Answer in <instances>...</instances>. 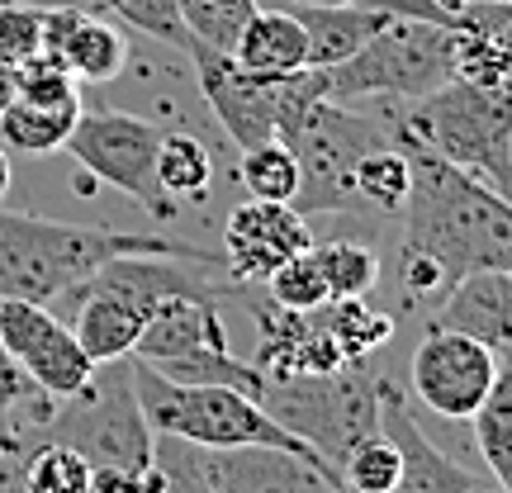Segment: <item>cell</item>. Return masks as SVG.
<instances>
[{
  "label": "cell",
  "mask_w": 512,
  "mask_h": 493,
  "mask_svg": "<svg viewBox=\"0 0 512 493\" xmlns=\"http://www.w3.org/2000/svg\"><path fill=\"white\" fill-rule=\"evenodd\" d=\"M128 252L181 256L195 266L223 271V252H209L195 242L162 238V233H124L110 223L38 219V214H19V209L0 204V294H10V299H29L43 309L76 304L86 280L105 261Z\"/></svg>",
  "instance_id": "6da1fadb"
},
{
  "label": "cell",
  "mask_w": 512,
  "mask_h": 493,
  "mask_svg": "<svg viewBox=\"0 0 512 493\" xmlns=\"http://www.w3.org/2000/svg\"><path fill=\"white\" fill-rule=\"evenodd\" d=\"M408 152V204H403V238L437 261L456 285L470 271H512V200L489 181L451 166L432 147L413 143L408 133H389Z\"/></svg>",
  "instance_id": "7a4b0ae2"
},
{
  "label": "cell",
  "mask_w": 512,
  "mask_h": 493,
  "mask_svg": "<svg viewBox=\"0 0 512 493\" xmlns=\"http://www.w3.org/2000/svg\"><path fill=\"white\" fill-rule=\"evenodd\" d=\"M389 133H408L451 166L489 181L512 200V81L508 86H465L446 81L413 105H384Z\"/></svg>",
  "instance_id": "3957f363"
},
{
  "label": "cell",
  "mask_w": 512,
  "mask_h": 493,
  "mask_svg": "<svg viewBox=\"0 0 512 493\" xmlns=\"http://www.w3.org/2000/svg\"><path fill=\"white\" fill-rule=\"evenodd\" d=\"M256 403L332 470H342L356 441L380 432V375L366 361L328 375H261Z\"/></svg>",
  "instance_id": "277c9868"
},
{
  "label": "cell",
  "mask_w": 512,
  "mask_h": 493,
  "mask_svg": "<svg viewBox=\"0 0 512 493\" xmlns=\"http://www.w3.org/2000/svg\"><path fill=\"white\" fill-rule=\"evenodd\" d=\"M128 375H133V394L143 403V418L152 422V432L181 437L190 446H285V451L313 456L304 441L294 437V432H285L242 389H228V384H176V380H166V375H157L138 356H128Z\"/></svg>",
  "instance_id": "5b68a950"
},
{
  "label": "cell",
  "mask_w": 512,
  "mask_h": 493,
  "mask_svg": "<svg viewBox=\"0 0 512 493\" xmlns=\"http://www.w3.org/2000/svg\"><path fill=\"white\" fill-rule=\"evenodd\" d=\"M451 53H456V24L394 15L361 53L313 72H323V91L337 105H356V100L413 105L451 81Z\"/></svg>",
  "instance_id": "8992f818"
},
{
  "label": "cell",
  "mask_w": 512,
  "mask_h": 493,
  "mask_svg": "<svg viewBox=\"0 0 512 493\" xmlns=\"http://www.w3.org/2000/svg\"><path fill=\"white\" fill-rule=\"evenodd\" d=\"M38 437L62 441L91 460V470H147L152 465V422L133 394V375L124 361H105L76 394L53 403Z\"/></svg>",
  "instance_id": "52a82bcc"
},
{
  "label": "cell",
  "mask_w": 512,
  "mask_h": 493,
  "mask_svg": "<svg viewBox=\"0 0 512 493\" xmlns=\"http://www.w3.org/2000/svg\"><path fill=\"white\" fill-rule=\"evenodd\" d=\"M228 294H176V299H166L143 323L133 356L176 384H228V389H242L256 399L261 370L228 351V328H223L219 309V299H228Z\"/></svg>",
  "instance_id": "ba28073f"
},
{
  "label": "cell",
  "mask_w": 512,
  "mask_h": 493,
  "mask_svg": "<svg viewBox=\"0 0 512 493\" xmlns=\"http://www.w3.org/2000/svg\"><path fill=\"white\" fill-rule=\"evenodd\" d=\"M157 147H162V128L128 110H81L67 138V152L76 157L81 176H91L95 185H114L147 219L176 223L181 204L157 181Z\"/></svg>",
  "instance_id": "9c48e42d"
},
{
  "label": "cell",
  "mask_w": 512,
  "mask_h": 493,
  "mask_svg": "<svg viewBox=\"0 0 512 493\" xmlns=\"http://www.w3.org/2000/svg\"><path fill=\"white\" fill-rule=\"evenodd\" d=\"M498 380V351L470 332L432 328L422 332L418 351L408 361V389L413 399L446 422H470L484 394Z\"/></svg>",
  "instance_id": "30bf717a"
},
{
  "label": "cell",
  "mask_w": 512,
  "mask_h": 493,
  "mask_svg": "<svg viewBox=\"0 0 512 493\" xmlns=\"http://www.w3.org/2000/svg\"><path fill=\"white\" fill-rule=\"evenodd\" d=\"M0 347L53 399L76 394L95 375V361L81 351L76 332L53 309L29 304V299H10V294L0 299Z\"/></svg>",
  "instance_id": "8fae6325"
},
{
  "label": "cell",
  "mask_w": 512,
  "mask_h": 493,
  "mask_svg": "<svg viewBox=\"0 0 512 493\" xmlns=\"http://www.w3.org/2000/svg\"><path fill=\"white\" fill-rule=\"evenodd\" d=\"M185 57L195 62L204 105L214 110L219 128L238 152L280 138V76H256L238 67L233 53H214V48H190Z\"/></svg>",
  "instance_id": "7c38bea8"
},
{
  "label": "cell",
  "mask_w": 512,
  "mask_h": 493,
  "mask_svg": "<svg viewBox=\"0 0 512 493\" xmlns=\"http://www.w3.org/2000/svg\"><path fill=\"white\" fill-rule=\"evenodd\" d=\"M209 493H328L342 479L323 460L285 446H195Z\"/></svg>",
  "instance_id": "4fadbf2b"
},
{
  "label": "cell",
  "mask_w": 512,
  "mask_h": 493,
  "mask_svg": "<svg viewBox=\"0 0 512 493\" xmlns=\"http://www.w3.org/2000/svg\"><path fill=\"white\" fill-rule=\"evenodd\" d=\"M313 247V223L294 204L247 200L223 223V271L233 285H266L275 266Z\"/></svg>",
  "instance_id": "5bb4252c"
},
{
  "label": "cell",
  "mask_w": 512,
  "mask_h": 493,
  "mask_svg": "<svg viewBox=\"0 0 512 493\" xmlns=\"http://www.w3.org/2000/svg\"><path fill=\"white\" fill-rule=\"evenodd\" d=\"M380 432L399 446V484L389 493H503L494 475L465 470L427 437L413 418V403L394 380H380Z\"/></svg>",
  "instance_id": "9a60e30c"
},
{
  "label": "cell",
  "mask_w": 512,
  "mask_h": 493,
  "mask_svg": "<svg viewBox=\"0 0 512 493\" xmlns=\"http://www.w3.org/2000/svg\"><path fill=\"white\" fill-rule=\"evenodd\" d=\"M53 62H62L76 81L105 86L128 67V38L110 15L86 5H43V48Z\"/></svg>",
  "instance_id": "2e32d148"
},
{
  "label": "cell",
  "mask_w": 512,
  "mask_h": 493,
  "mask_svg": "<svg viewBox=\"0 0 512 493\" xmlns=\"http://www.w3.org/2000/svg\"><path fill=\"white\" fill-rule=\"evenodd\" d=\"M437 328L470 332L489 347H512V271H470L441 294Z\"/></svg>",
  "instance_id": "e0dca14e"
},
{
  "label": "cell",
  "mask_w": 512,
  "mask_h": 493,
  "mask_svg": "<svg viewBox=\"0 0 512 493\" xmlns=\"http://www.w3.org/2000/svg\"><path fill=\"white\" fill-rule=\"evenodd\" d=\"M285 10L309 34V67L347 62L399 15L394 5H380V0H356V5H294V0H285Z\"/></svg>",
  "instance_id": "ac0fdd59"
},
{
  "label": "cell",
  "mask_w": 512,
  "mask_h": 493,
  "mask_svg": "<svg viewBox=\"0 0 512 493\" xmlns=\"http://www.w3.org/2000/svg\"><path fill=\"white\" fill-rule=\"evenodd\" d=\"M233 62L256 76H294L309 67V34L290 10H256L233 43Z\"/></svg>",
  "instance_id": "d6986e66"
},
{
  "label": "cell",
  "mask_w": 512,
  "mask_h": 493,
  "mask_svg": "<svg viewBox=\"0 0 512 493\" xmlns=\"http://www.w3.org/2000/svg\"><path fill=\"white\" fill-rule=\"evenodd\" d=\"M72 309H76V323H72L76 342H81V351L91 356L95 366L133 356L143 318L128 309V304H119V299H110V294H100V290H81Z\"/></svg>",
  "instance_id": "ffe728a7"
},
{
  "label": "cell",
  "mask_w": 512,
  "mask_h": 493,
  "mask_svg": "<svg viewBox=\"0 0 512 493\" xmlns=\"http://www.w3.org/2000/svg\"><path fill=\"white\" fill-rule=\"evenodd\" d=\"M408 185H413V171H408V152L399 143L370 147L351 166V200H356V214H366V219H399L408 204Z\"/></svg>",
  "instance_id": "44dd1931"
},
{
  "label": "cell",
  "mask_w": 512,
  "mask_h": 493,
  "mask_svg": "<svg viewBox=\"0 0 512 493\" xmlns=\"http://www.w3.org/2000/svg\"><path fill=\"white\" fill-rule=\"evenodd\" d=\"M81 110H86L81 100L76 105H29V100H15L10 110H0V143L10 152H24V157L67 152V138H72Z\"/></svg>",
  "instance_id": "7402d4cb"
},
{
  "label": "cell",
  "mask_w": 512,
  "mask_h": 493,
  "mask_svg": "<svg viewBox=\"0 0 512 493\" xmlns=\"http://www.w3.org/2000/svg\"><path fill=\"white\" fill-rule=\"evenodd\" d=\"M157 181L171 200H190L204 204L209 200V185H214V152L200 133L190 128H166L162 147H157Z\"/></svg>",
  "instance_id": "603a6c76"
},
{
  "label": "cell",
  "mask_w": 512,
  "mask_h": 493,
  "mask_svg": "<svg viewBox=\"0 0 512 493\" xmlns=\"http://www.w3.org/2000/svg\"><path fill=\"white\" fill-rule=\"evenodd\" d=\"M313 256H318V271L328 280L332 299H366L384 275V261H380V252H375V242L356 238V233L313 242Z\"/></svg>",
  "instance_id": "cb8c5ba5"
},
{
  "label": "cell",
  "mask_w": 512,
  "mask_h": 493,
  "mask_svg": "<svg viewBox=\"0 0 512 493\" xmlns=\"http://www.w3.org/2000/svg\"><path fill=\"white\" fill-rule=\"evenodd\" d=\"M238 181L247 190V200L294 204V195H299V157H294V147L285 138H266L256 147H242Z\"/></svg>",
  "instance_id": "d4e9b609"
},
{
  "label": "cell",
  "mask_w": 512,
  "mask_h": 493,
  "mask_svg": "<svg viewBox=\"0 0 512 493\" xmlns=\"http://www.w3.org/2000/svg\"><path fill=\"white\" fill-rule=\"evenodd\" d=\"M470 427H475V451L484 460V470L503 484L512 475V370L508 366H498L494 389L470 413Z\"/></svg>",
  "instance_id": "484cf974"
},
{
  "label": "cell",
  "mask_w": 512,
  "mask_h": 493,
  "mask_svg": "<svg viewBox=\"0 0 512 493\" xmlns=\"http://www.w3.org/2000/svg\"><path fill=\"white\" fill-rule=\"evenodd\" d=\"M318 318L332 332V342L347 351V361H370V351H380L394 337V318L370 309L366 299H328Z\"/></svg>",
  "instance_id": "4316f807"
},
{
  "label": "cell",
  "mask_w": 512,
  "mask_h": 493,
  "mask_svg": "<svg viewBox=\"0 0 512 493\" xmlns=\"http://www.w3.org/2000/svg\"><path fill=\"white\" fill-rule=\"evenodd\" d=\"M176 10H181L195 48L233 53L238 34L247 29V19L256 15V0H176Z\"/></svg>",
  "instance_id": "83f0119b"
},
{
  "label": "cell",
  "mask_w": 512,
  "mask_h": 493,
  "mask_svg": "<svg viewBox=\"0 0 512 493\" xmlns=\"http://www.w3.org/2000/svg\"><path fill=\"white\" fill-rule=\"evenodd\" d=\"M72 5L100 10V15H110V19H124L128 29H138V34H147V38H162V43L181 48V53L195 48V38L185 29L176 0H72Z\"/></svg>",
  "instance_id": "f1b7e54d"
},
{
  "label": "cell",
  "mask_w": 512,
  "mask_h": 493,
  "mask_svg": "<svg viewBox=\"0 0 512 493\" xmlns=\"http://www.w3.org/2000/svg\"><path fill=\"white\" fill-rule=\"evenodd\" d=\"M91 460L72 451V446H62V441H48L38 437L34 456H29V479H24V489L29 493H86L91 489Z\"/></svg>",
  "instance_id": "f546056e"
},
{
  "label": "cell",
  "mask_w": 512,
  "mask_h": 493,
  "mask_svg": "<svg viewBox=\"0 0 512 493\" xmlns=\"http://www.w3.org/2000/svg\"><path fill=\"white\" fill-rule=\"evenodd\" d=\"M399 446L384 437V432H370L366 441H356L342 460V489L351 493H389L399 484Z\"/></svg>",
  "instance_id": "4dcf8cb0"
},
{
  "label": "cell",
  "mask_w": 512,
  "mask_h": 493,
  "mask_svg": "<svg viewBox=\"0 0 512 493\" xmlns=\"http://www.w3.org/2000/svg\"><path fill=\"white\" fill-rule=\"evenodd\" d=\"M266 299H275L280 309H299V313H313L323 309L332 294H328V280H323V271H318V256L299 252L290 256L285 266H275V275L266 280Z\"/></svg>",
  "instance_id": "1f68e13d"
},
{
  "label": "cell",
  "mask_w": 512,
  "mask_h": 493,
  "mask_svg": "<svg viewBox=\"0 0 512 493\" xmlns=\"http://www.w3.org/2000/svg\"><path fill=\"white\" fill-rule=\"evenodd\" d=\"M451 81L465 86H508L512 81V53L489 43L475 29H456V53H451Z\"/></svg>",
  "instance_id": "d6a6232c"
},
{
  "label": "cell",
  "mask_w": 512,
  "mask_h": 493,
  "mask_svg": "<svg viewBox=\"0 0 512 493\" xmlns=\"http://www.w3.org/2000/svg\"><path fill=\"white\" fill-rule=\"evenodd\" d=\"M53 394H43L24 370L5 356L0 347V422H15V427H29V432H43V422L53 413Z\"/></svg>",
  "instance_id": "836d02e7"
},
{
  "label": "cell",
  "mask_w": 512,
  "mask_h": 493,
  "mask_svg": "<svg viewBox=\"0 0 512 493\" xmlns=\"http://www.w3.org/2000/svg\"><path fill=\"white\" fill-rule=\"evenodd\" d=\"M15 91H19L15 100H29V105H76L81 100V81L48 53H34L15 62Z\"/></svg>",
  "instance_id": "e575fe53"
},
{
  "label": "cell",
  "mask_w": 512,
  "mask_h": 493,
  "mask_svg": "<svg viewBox=\"0 0 512 493\" xmlns=\"http://www.w3.org/2000/svg\"><path fill=\"white\" fill-rule=\"evenodd\" d=\"M152 470H157V493H209L195 465V446L181 437L157 432L152 441Z\"/></svg>",
  "instance_id": "d590c367"
},
{
  "label": "cell",
  "mask_w": 512,
  "mask_h": 493,
  "mask_svg": "<svg viewBox=\"0 0 512 493\" xmlns=\"http://www.w3.org/2000/svg\"><path fill=\"white\" fill-rule=\"evenodd\" d=\"M43 48V5L34 0H0V57L24 62Z\"/></svg>",
  "instance_id": "8d00e7d4"
},
{
  "label": "cell",
  "mask_w": 512,
  "mask_h": 493,
  "mask_svg": "<svg viewBox=\"0 0 512 493\" xmlns=\"http://www.w3.org/2000/svg\"><path fill=\"white\" fill-rule=\"evenodd\" d=\"M38 446V432L15 427V422H0V493H29V456Z\"/></svg>",
  "instance_id": "74e56055"
},
{
  "label": "cell",
  "mask_w": 512,
  "mask_h": 493,
  "mask_svg": "<svg viewBox=\"0 0 512 493\" xmlns=\"http://www.w3.org/2000/svg\"><path fill=\"white\" fill-rule=\"evenodd\" d=\"M456 29H475L503 53H512V0H470L456 10Z\"/></svg>",
  "instance_id": "f35d334b"
},
{
  "label": "cell",
  "mask_w": 512,
  "mask_h": 493,
  "mask_svg": "<svg viewBox=\"0 0 512 493\" xmlns=\"http://www.w3.org/2000/svg\"><path fill=\"white\" fill-rule=\"evenodd\" d=\"M86 493H157V470H95Z\"/></svg>",
  "instance_id": "ab89813d"
},
{
  "label": "cell",
  "mask_w": 512,
  "mask_h": 493,
  "mask_svg": "<svg viewBox=\"0 0 512 493\" xmlns=\"http://www.w3.org/2000/svg\"><path fill=\"white\" fill-rule=\"evenodd\" d=\"M15 62H5V57H0V110H10V105H15Z\"/></svg>",
  "instance_id": "60d3db41"
},
{
  "label": "cell",
  "mask_w": 512,
  "mask_h": 493,
  "mask_svg": "<svg viewBox=\"0 0 512 493\" xmlns=\"http://www.w3.org/2000/svg\"><path fill=\"white\" fill-rule=\"evenodd\" d=\"M10 185H15V171H10V147L0 143V204L10 195Z\"/></svg>",
  "instance_id": "b9f144b4"
},
{
  "label": "cell",
  "mask_w": 512,
  "mask_h": 493,
  "mask_svg": "<svg viewBox=\"0 0 512 493\" xmlns=\"http://www.w3.org/2000/svg\"><path fill=\"white\" fill-rule=\"evenodd\" d=\"M294 5H356V0H294Z\"/></svg>",
  "instance_id": "7bdbcfd3"
},
{
  "label": "cell",
  "mask_w": 512,
  "mask_h": 493,
  "mask_svg": "<svg viewBox=\"0 0 512 493\" xmlns=\"http://www.w3.org/2000/svg\"><path fill=\"white\" fill-rule=\"evenodd\" d=\"M503 493H512V475H508V479H503Z\"/></svg>",
  "instance_id": "ee69618b"
},
{
  "label": "cell",
  "mask_w": 512,
  "mask_h": 493,
  "mask_svg": "<svg viewBox=\"0 0 512 493\" xmlns=\"http://www.w3.org/2000/svg\"><path fill=\"white\" fill-rule=\"evenodd\" d=\"M328 493H351V489H342V484H337V489H328Z\"/></svg>",
  "instance_id": "f6af8a7d"
},
{
  "label": "cell",
  "mask_w": 512,
  "mask_h": 493,
  "mask_svg": "<svg viewBox=\"0 0 512 493\" xmlns=\"http://www.w3.org/2000/svg\"><path fill=\"white\" fill-rule=\"evenodd\" d=\"M0 299H5V294H0Z\"/></svg>",
  "instance_id": "bcb514c9"
}]
</instances>
